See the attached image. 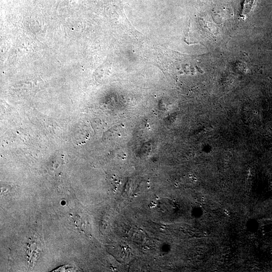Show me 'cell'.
I'll use <instances>...</instances> for the list:
<instances>
[{"instance_id":"6da1fadb","label":"cell","mask_w":272,"mask_h":272,"mask_svg":"<svg viewBox=\"0 0 272 272\" xmlns=\"http://www.w3.org/2000/svg\"><path fill=\"white\" fill-rule=\"evenodd\" d=\"M254 0H245L243 4L242 14H247L251 10Z\"/></svg>"}]
</instances>
